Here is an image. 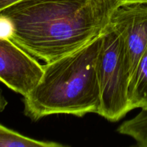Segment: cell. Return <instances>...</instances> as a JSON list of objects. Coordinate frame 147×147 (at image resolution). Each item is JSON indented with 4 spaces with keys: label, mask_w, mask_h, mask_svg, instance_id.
Returning <instances> with one entry per match:
<instances>
[{
    "label": "cell",
    "mask_w": 147,
    "mask_h": 147,
    "mask_svg": "<svg viewBox=\"0 0 147 147\" xmlns=\"http://www.w3.org/2000/svg\"><path fill=\"white\" fill-rule=\"evenodd\" d=\"M119 6L116 0H20L0 11V35L50 63L101 35Z\"/></svg>",
    "instance_id": "obj_1"
},
{
    "label": "cell",
    "mask_w": 147,
    "mask_h": 147,
    "mask_svg": "<svg viewBox=\"0 0 147 147\" xmlns=\"http://www.w3.org/2000/svg\"><path fill=\"white\" fill-rule=\"evenodd\" d=\"M101 43L102 34L43 65L40 80L23 99L24 115L35 121L50 115L98 114L100 93L96 64Z\"/></svg>",
    "instance_id": "obj_2"
},
{
    "label": "cell",
    "mask_w": 147,
    "mask_h": 147,
    "mask_svg": "<svg viewBox=\"0 0 147 147\" xmlns=\"http://www.w3.org/2000/svg\"><path fill=\"white\" fill-rule=\"evenodd\" d=\"M96 70L100 93L98 114L109 121H118L130 111L128 88L131 72L123 37L110 24L102 34Z\"/></svg>",
    "instance_id": "obj_3"
},
{
    "label": "cell",
    "mask_w": 147,
    "mask_h": 147,
    "mask_svg": "<svg viewBox=\"0 0 147 147\" xmlns=\"http://www.w3.org/2000/svg\"><path fill=\"white\" fill-rule=\"evenodd\" d=\"M43 65L7 37L0 35V81L13 91L27 96L37 84Z\"/></svg>",
    "instance_id": "obj_4"
},
{
    "label": "cell",
    "mask_w": 147,
    "mask_h": 147,
    "mask_svg": "<svg viewBox=\"0 0 147 147\" xmlns=\"http://www.w3.org/2000/svg\"><path fill=\"white\" fill-rule=\"evenodd\" d=\"M109 24L123 37L131 75L147 48V4L119 6L112 13Z\"/></svg>",
    "instance_id": "obj_5"
},
{
    "label": "cell",
    "mask_w": 147,
    "mask_h": 147,
    "mask_svg": "<svg viewBox=\"0 0 147 147\" xmlns=\"http://www.w3.org/2000/svg\"><path fill=\"white\" fill-rule=\"evenodd\" d=\"M128 100L130 111L141 109L147 111V48L130 76Z\"/></svg>",
    "instance_id": "obj_6"
},
{
    "label": "cell",
    "mask_w": 147,
    "mask_h": 147,
    "mask_svg": "<svg viewBox=\"0 0 147 147\" xmlns=\"http://www.w3.org/2000/svg\"><path fill=\"white\" fill-rule=\"evenodd\" d=\"M55 142L39 141L27 137L0 124V147H64Z\"/></svg>",
    "instance_id": "obj_7"
},
{
    "label": "cell",
    "mask_w": 147,
    "mask_h": 147,
    "mask_svg": "<svg viewBox=\"0 0 147 147\" xmlns=\"http://www.w3.org/2000/svg\"><path fill=\"white\" fill-rule=\"evenodd\" d=\"M117 131L131 137L139 146L147 147V111L142 110L133 119L123 122Z\"/></svg>",
    "instance_id": "obj_8"
},
{
    "label": "cell",
    "mask_w": 147,
    "mask_h": 147,
    "mask_svg": "<svg viewBox=\"0 0 147 147\" xmlns=\"http://www.w3.org/2000/svg\"><path fill=\"white\" fill-rule=\"evenodd\" d=\"M119 5H124L129 4H147V0H116Z\"/></svg>",
    "instance_id": "obj_9"
},
{
    "label": "cell",
    "mask_w": 147,
    "mask_h": 147,
    "mask_svg": "<svg viewBox=\"0 0 147 147\" xmlns=\"http://www.w3.org/2000/svg\"><path fill=\"white\" fill-rule=\"evenodd\" d=\"M20 0H0V11Z\"/></svg>",
    "instance_id": "obj_10"
},
{
    "label": "cell",
    "mask_w": 147,
    "mask_h": 147,
    "mask_svg": "<svg viewBox=\"0 0 147 147\" xmlns=\"http://www.w3.org/2000/svg\"><path fill=\"white\" fill-rule=\"evenodd\" d=\"M7 104H8V102L7 101L5 98L3 96L2 92H1V88H0V113L4 111L6 106H7Z\"/></svg>",
    "instance_id": "obj_11"
}]
</instances>
